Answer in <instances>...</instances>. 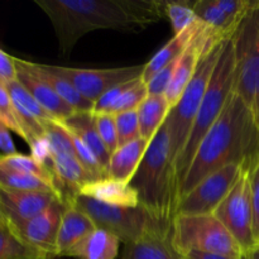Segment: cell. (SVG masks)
<instances>
[{
    "mask_svg": "<svg viewBox=\"0 0 259 259\" xmlns=\"http://www.w3.org/2000/svg\"><path fill=\"white\" fill-rule=\"evenodd\" d=\"M50 18L62 55L99 29L138 33L164 18L158 0H35Z\"/></svg>",
    "mask_w": 259,
    "mask_h": 259,
    "instance_id": "1",
    "label": "cell"
},
{
    "mask_svg": "<svg viewBox=\"0 0 259 259\" xmlns=\"http://www.w3.org/2000/svg\"><path fill=\"white\" fill-rule=\"evenodd\" d=\"M233 163L245 172H252L259 163V124L235 93L229 96L222 115L197 147L180 186L177 204L205 177Z\"/></svg>",
    "mask_w": 259,
    "mask_h": 259,
    "instance_id": "2",
    "label": "cell"
},
{
    "mask_svg": "<svg viewBox=\"0 0 259 259\" xmlns=\"http://www.w3.org/2000/svg\"><path fill=\"white\" fill-rule=\"evenodd\" d=\"M131 186L137 191L139 205L149 214L172 223L176 210L174 159L166 121L149 143Z\"/></svg>",
    "mask_w": 259,
    "mask_h": 259,
    "instance_id": "3",
    "label": "cell"
},
{
    "mask_svg": "<svg viewBox=\"0 0 259 259\" xmlns=\"http://www.w3.org/2000/svg\"><path fill=\"white\" fill-rule=\"evenodd\" d=\"M235 83V50L234 39H228L223 45L222 53L218 60L217 67L211 76L206 94L202 99L196 119L194 121L186 144L174 163L175 187H176V206L177 195L180 186L186 176L197 147L204 137L211 129L215 121L219 119L224 110L229 96L234 93ZM175 218V217H174Z\"/></svg>",
    "mask_w": 259,
    "mask_h": 259,
    "instance_id": "4",
    "label": "cell"
},
{
    "mask_svg": "<svg viewBox=\"0 0 259 259\" xmlns=\"http://www.w3.org/2000/svg\"><path fill=\"white\" fill-rule=\"evenodd\" d=\"M172 244L181 257L190 252L232 258L248 255L214 214L176 215L172 220Z\"/></svg>",
    "mask_w": 259,
    "mask_h": 259,
    "instance_id": "5",
    "label": "cell"
},
{
    "mask_svg": "<svg viewBox=\"0 0 259 259\" xmlns=\"http://www.w3.org/2000/svg\"><path fill=\"white\" fill-rule=\"evenodd\" d=\"M223 45L215 47L201 58L194 77L185 89L184 94L179 99L176 105L171 108L168 116H167L166 125L168 129L169 139H171L174 163L184 149L187 138H189L190 131L194 125V121L199 113L200 106H201L202 99L206 94L207 86H209L212 73L217 67Z\"/></svg>",
    "mask_w": 259,
    "mask_h": 259,
    "instance_id": "6",
    "label": "cell"
},
{
    "mask_svg": "<svg viewBox=\"0 0 259 259\" xmlns=\"http://www.w3.org/2000/svg\"><path fill=\"white\" fill-rule=\"evenodd\" d=\"M68 204L75 205L77 209L88 214L96 227L110 232L124 244L136 242L151 230L172 227V223L157 219L141 205L138 207L111 206L81 195H77Z\"/></svg>",
    "mask_w": 259,
    "mask_h": 259,
    "instance_id": "7",
    "label": "cell"
},
{
    "mask_svg": "<svg viewBox=\"0 0 259 259\" xmlns=\"http://www.w3.org/2000/svg\"><path fill=\"white\" fill-rule=\"evenodd\" d=\"M235 50L234 93L243 99L259 124V2L233 37Z\"/></svg>",
    "mask_w": 259,
    "mask_h": 259,
    "instance_id": "8",
    "label": "cell"
},
{
    "mask_svg": "<svg viewBox=\"0 0 259 259\" xmlns=\"http://www.w3.org/2000/svg\"><path fill=\"white\" fill-rule=\"evenodd\" d=\"M245 253L258 244L253 230L250 172H243L235 186L214 212Z\"/></svg>",
    "mask_w": 259,
    "mask_h": 259,
    "instance_id": "9",
    "label": "cell"
},
{
    "mask_svg": "<svg viewBox=\"0 0 259 259\" xmlns=\"http://www.w3.org/2000/svg\"><path fill=\"white\" fill-rule=\"evenodd\" d=\"M243 172L239 164H228L205 177L199 185L185 195L177 204L176 215L214 214L223 200L228 196Z\"/></svg>",
    "mask_w": 259,
    "mask_h": 259,
    "instance_id": "10",
    "label": "cell"
},
{
    "mask_svg": "<svg viewBox=\"0 0 259 259\" xmlns=\"http://www.w3.org/2000/svg\"><path fill=\"white\" fill-rule=\"evenodd\" d=\"M48 67L51 71L72 83L76 90L93 104H95L110 89L141 78L144 71V65L101 70L50 65Z\"/></svg>",
    "mask_w": 259,
    "mask_h": 259,
    "instance_id": "11",
    "label": "cell"
},
{
    "mask_svg": "<svg viewBox=\"0 0 259 259\" xmlns=\"http://www.w3.org/2000/svg\"><path fill=\"white\" fill-rule=\"evenodd\" d=\"M65 209L66 204L57 200L42 214L14 227L13 233L33 249L51 259L57 258L56 242Z\"/></svg>",
    "mask_w": 259,
    "mask_h": 259,
    "instance_id": "12",
    "label": "cell"
},
{
    "mask_svg": "<svg viewBox=\"0 0 259 259\" xmlns=\"http://www.w3.org/2000/svg\"><path fill=\"white\" fill-rule=\"evenodd\" d=\"M15 70H17V81L24 86L25 90L39 103V105L52 115L56 120H66L75 115L77 111L68 105L60 95L55 93L52 88L45 81L40 80L34 72H32L27 65V61L13 56Z\"/></svg>",
    "mask_w": 259,
    "mask_h": 259,
    "instance_id": "13",
    "label": "cell"
},
{
    "mask_svg": "<svg viewBox=\"0 0 259 259\" xmlns=\"http://www.w3.org/2000/svg\"><path fill=\"white\" fill-rule=\"evenodd\" d=\"M58 199L48 192L9 191L0 189V207L10 223V229L42 214ZM61 201V200H60Z\"/></svg>",
    "mask_w": 259,
    "mask_h": 259,
    "instance_id": "14",
    "label": "cell"
},
{
    "mask_svg": "<svg viewBox=\"0 0 259 259\" xmlns=\"http://www.w3.org/2000/svg\"><path fill=\"white\" fill-rule=\"evenodd\" d=\"M78 195L111 206H139L138 194L131 186V184L109 176L86 182L80 187Z\"/></svg>",
    "mask_w": 259,
    "mask_h": 259,
    "instance_id": "15",
    "label": "cell"
},
{
    "mask_svg": "<svg viewBox=\"0 0 259 259\" xmlns=\"http://www.w3.org/2000/svg\"><path fill=\"white\" fill-rule=\"evenodd\" d=\"M121 259H182L172 244V227L151 230L138 240L124 244Z\"/></svg>",
    "mask_w": 259,
    "mask_h": 259,
    "instance_id": "16",
    "label": "cell"
},
{
    "mask_svg": "<svg viewBox=\"0 0 259 259\" xmlns=\"http://www.w3.org/2000/svg\"><path fill=\"white\" fill-rule=\"evenodd\" d=\"M94 220L72 204H66L56 242L57 257H66L73 247L96 229Z\"/></svg>",
    "mask_w": 259,
    "mask_h": 259,
    "instance_id": "17",
    "label": "cell"
},
{
    "mask_svg": "<svg viewBox=\"0 0 259 259\" xmlns=\"http://www.w3.org/2000/svg\"><path fill=\"white\" fill-rule=\"evenodd\" d=\"M151 141L141 138L120 146L109 159L106 172L109 177L129 184L136 175Z\"/></svg>",
    "mask_w": 259,
    "mask_h": 259,
    "instance_id": "18",
    "label": "cell"
},
{
    "mask_svg": "<svg viewBox=\"0 0 259 259\" xmlns=\"http://www.w3.org/2000/svg\"><path fill=\"white\" fill-rule=\"evenodd\" d=\"M120 239L110 232L96 228L76 247H73L66 257L76 259H116L119 255Z\"/></svg>",
    "mask_w": 259,
    "mask_h": 259,
    "instance_id": "19",
    "label": "cell"
},
{
    "mask_svg": "<svg viewBox=\"0 0 259 259\" xmlns=\"http://www.w3.org/2000/svg\"><path fill=\"white\" fill-rule=\"evenodd\" d=\"M197 28H199V20L196 22V24L192 25L191 28L186 29L185 32L180 33V34L174 35L171 40L168 43L163 46L148 62L144 65V71L142 73V81L144 83H148L151 81V78L153 77L156 73H158L159 71L163 70L164 67H167L168 65H171L172 62H175L176 60H179L180 56L185 52L189 45L191 43L192 38H194L195 33H196Z\"/></svg>",
    "mask_w": 259,
    "mask_h": 259,
    "instance_id": "20",
    "label": "cell"
},
{
    "mask_svg": "<svg viewBox=\"0 0 259 259\" xmlns=\"http://www.w3.org/2000/svg\"><path fill=\"white\" fill-rule=\"evenodd\" d=\"M28 67L34 72L40 80L45 81L46 83L51 86L55 90L57 95H60L68 105L72 106L77 113H88V111H93L94 104L90 103L88 99L83 98L75 86L71 82H68L66 78L61 77L57 73L50 70L48 65H40V63H34L27 61Z\"/></svg>",
    "mask_w": 259,
    "mask_h": 259,
    "instance_id": "21",
    "label": "cell"
},
{
    "mask_svg": "<svg viewBox=\"0 0 259 259\" xmlns=\"http://www.w3.org/2000/svg\"><path fill=\"white\" fill-rule=\"evenodd\" d=\"M60 121V120H58ZM61 124L66 126L67 129L72 131L73 133L77 134L81 139L86 143V146L93 151L96 158L99 159L104 167H108L109 159H110L111 154L104 146L103 141H101L100 136L98 133V129L95 125V118H94L93 111H88V113H76L71 118L66 119V120H61Z\"/></svg>",
    "mask_w": 259,
    "mask_h": 259,
    "instance_id": "22",
    "label": "cell"
},
{
    "mask_svg": "<svg viewBox=\"0 0 259 259\" xmlns=\"http://www.w3.org/2000/svg\"><path fill=\"white\" fill-rule=\"evenodd\" d=\"M171 105L164 95H148L138 106L141 137L152 141L168 116Z\"/></svg>",
    "mask_w": 259,
    "mask_h": 259,
    "instance_id": "23",
    "label": "cell"
},
{
    "mask_svg": "<svg viewBox=\"0 0 259 259\" xmlns=\"http://www.w3.org/2000/svg\"><path fill=\"white\" fill-rule=\"evenodd\" d=\"M194 10L197 19L211 28L225 40L232 39L242 23L230 19L218 5L217 0H197L194 2Z\"/></svg>",
    "mask_w": 259,
    "mask_h": 259,
    "instance_id": "24",
    "label": "cell"
},
{
    "mask_svg": "<svg viewBox=\"0 0 259 259\" xmlns=\"http://www.w3.org/2000/svg\"><path fill=\"white\" fill-rule=\"evenodd\" d=\"M0 189L9 190V191L48 192V194L56 195L62 201V195L55 182L33 176V175L0 168Z\"/></svg>",
    "mask_w": 259,
    "mask_h": 259,
    "instance_id": "25",
    "label": "cell"
},
{
    "mask_svg": "<svg viewBox=\"0 0 259 259\" xmlns=\"http://www.w3.org/2000/svg\"><path fill=\"white\" fill-rule=\"evenodd\" d=\"M0 168L8 169V171L20 172V174L33 175V176L48 180V181H52L57 185L52 169L47 164L35 159L33 156H25V154L22 153H0Z\"/></svg>",
    "mask_w": 259,
    "mask_h": 259,
    "instance_id": "26",
    "label": "cell"
},
{
    "mask_svg": "<svg viewBox=\"0 0 259 259\" xmlns=\"http://www.w3.org/2000/svg\"><path fill=\"white\" fill-rule=\"evenodd\" d=\"M0 259H51L33 249L9 229L0 227Z\"/></svg>",
    "mask_w": 259,
    "mask_h": 259,
    "instance_id": "27",
    "label": "cell"
},
{
    "mask_svg": "<svg viewBox=\"0 0 259 259\" xmlns=\"http://www.w3.org/2000/svg\"><path fill=\"white\" fill-rule=\"evenodd\" d=\"M164 18H168L174 28L175 35L185 32L196 24L194 2H164Z\"/></svg>",
    "mask_w": 259,
    "mask_h": 259,
    "instance_id": "28",
    "label": "cell"
},
{
    "mask_svg": "<svg viewBox=\"0 0 259 259\" xmlns=\"http://www.w3.org/2000/svg\"><path fill=\"white\" fill-rule=\"evenodd\" d=\"M147 96H148L147 85L142 81V78L131 81L125 90H124V93L121 94L120 98L116 101L115 106L113 109V114L137 110Z\"/></svg>",
    "mask_w": 259,
    "mask_h": 259,
    "instance_id": "29",
    "label": "cell"
},
{
    "mask_svg": "<svg viewBox=\"0 0 259 259\" xmlns=\"http://www.w3.org/2000/svg\"><path fill=\"white\" fill-rule=\"evenodd\" d=\"M114 115H115L116 129H118L119 147L141 138V128H139L137 110L123 111Z\"/></svg>",
    "mask_w": 259,
    "mask_h": 259,
    "instance_id": "30",
    "label": "cell"
},
{
    "mask_svg": "<svg viewBox=\"0 0 259 259\" xmlns=\"http://www.w3.org/2000/svg\"><path fill=\"white\" fill-rule=\"evenodd\" d=\"M94 118H95L96 129L104 146L106 147L109 153L113 154L119 148L115 115L114 114H94Z\"/></svg>",
    "mask_w": 259,
    "mask_h": 259,
    "instance_id": "31",
    "label": "cell"
},
{
    "mask_svg": "<svg viewBox=\"0 0 259 259\" xmlns=\"http://www.w3.org/2000/svg\"><path fill=\"white\" fill-rule=\"evenodd\" d=\"M0 121L4 123L10 131H13L24 139V133H23L22 126L18 121L12 98H10L7 88L2 81H0Z\"/></svg>",
    "mask_w": 259,
    "mask_h": 259,
    "instance_id": "32",
    "label": "cell"
},
{
    "mask_svg": "<svg viewBox=\"0 0 259 259\" xmlns=\"http://www.w3.org/2000/svg\"><path fill=\"white\" fill-rule=\"evenodd\" d=\"M176 60L175 62H172L171 65H168L167 67H164L163 70L159 71L158 73L153 76L151 78L147 85V91H148V95H164L168 89L169 83H171L172 77H174L175 70H176V65H177Z\"/></svg>",
    "mask_w": 259,
    "mask_h": 259,
    "instance_id": "33",
    "label": "cell"
},
{
    "mask_svg": "<svg viewBox=\"0 0 259 259\" xmlns=\"http://www.w3.org/2000/svg\"><path fill=\"white\" fill-rule=\"evenodd\" d=\"M250 191H252L253 230L254 238L259 243V163L250 172Z\"/></svg>",
    "mask_w": 259,
    "mask_h": 259,
    "instance_id": "34",
    "label": "cell"
},
{
    "mask_svg": "<svg viewBox=\"0 0 259 259\" xmlns=\"http://www.w3.org/2000/svg\"><path fill=\"white\" fill-rule=\"evenodd\" d=\"M15 80H17V70H15L13 56L0 50V81L5 85Z\"/></svg>",
    "mask_w": 259,
    "mask_h": 259,
    "instance_id": "35",
    "label": "cell"
},
{
    "mask_svg": "<svg viewBox=\"0 0 259 259\" xmlns=\"http://www.w3.org/2000/svg\"><path fill=\"white\" fill-rule=\"evenodd\" d=\"M10 129L0 121V151L3 154H14L18 153L13 143L12 136L9 133Z\"/></svg>",
    "mask_w": 259,
    "mask_h": 259,
    "instance_id": "36",
    "label": "cell"
},
{
    "mask_svg": "<svg viewBox=\"0 0 259 259\" xmlns=\"http://www.w3.org/2000/svg\"><path fill=\"white\" fill-rule=\"evenodd\" d=\"M182 259H249V255H245L243 258H232L227 257V255L220 254H209V253H201V252H190L187 254L182 255Z\"/></svg>",
    "mask_w": 259,
    "mask_h": 259,
    "instance_id": "37",
    "label": "cell"
},
{
    "mask_svg": "<svg viewBox=\"0 0 259 259\" xmlns=\"http://www.w3.org/2000/svg\"><path fill=\"white\" fill-rule=\"evenodd\" d=\"M0 227L5 228V229H9L10 232H12V229H10V223H9V220L7 219V217H5V214H4V212H3L2 207H0Z\"/></svg>",
    "mask_w": 259,
    "mask_h": 259,
    "instance_id": "38",
    "label": "cell"
},
{
    "mask_svg": "<svg viewBox=\"0 0 259 259\" xmlns=\"http://www.w3.org/2000/svg\"><path fill=\"white\" fill-rule=\"evenodd\" d=\"M248 255H249V259H259V243L248 253Z\"/></svg>",
    "mask_w": 259,
    "mask_h": 259,
    "instance_id": "39",
    "label": "cell"
}]
</instances>
